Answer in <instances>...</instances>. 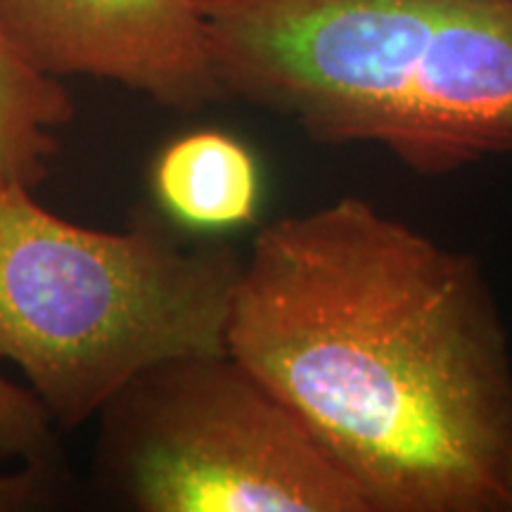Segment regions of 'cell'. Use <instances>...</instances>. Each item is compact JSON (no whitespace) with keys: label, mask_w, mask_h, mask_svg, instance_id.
<instances>
[{"label":"cell","mask_w":512,"mask_h":512,"mask_svg":"<svg viewBox=\"0 0 512 512\" xmlns=\"http://www.w3.org/2000/svg\"><path fill=\"white\" fill-rule=\"evenodd\" d=\"M93 482L131 512H370L302 418L228 351L159 361L100 408Z\"/></svg>","instance_id":"4"},{"label":"cell","mask_w":512,"mask_h":512,"mask_svg":"<svg viewBox=\"0 0 512 512\" xmlns=\"http://www.w3.org/2000/svg\"><path fill=\"white\" fill-rule=\"evenodd\" d=\"M152 190L169 219L192 230L223 233L256 219L261 174L242 140L204 128L171 140L159 152Z\"/></svg>","instance_id":"6"},{"label":"cell","mask_w":512,"mask_h":512,"mask_svg":"<svg viewBox=\"0 0 512 512\" xmlns=\"http://www.w3.org/2000/svg\"><path fill=\"white\" fill-rule=\"evenodd\" d=\"M228 100L439 178L512 157V0H192Z\"/></svg>","instance_id":"2"},{"label":"cell","mask_w":512,"mask_h":512,"mask_svg":"<svg viewBox=\"0 0 512 512\" xmlns=\"http://www.w3.org/2000/svg\"><path fill=\"white\" fill-rule=\"evenodd\" d=\"M55 430L43 403L0 373V465L64 470Z\"/></svg>","instance_id":"8"},{"label":"cell","mask_w":512,"mask_h":512,"mask_svg":"<svg viewBox=\"0 0 512 512\" xmlns=\"http://www.w3.org/2000/svg\"><path fill=\"white\" fill-rule=\"evenodd\" d=\"M0 27L53 79L110 81L178 114L228 100L192 0H0Z\"/></svg>","instance_id":"5"},{"label":"cell","mask_w":512,"mask_h":512,"mask_svg":"<svg viewBox=\"0 0 512 512\" xmlns=\"http://www.w3.org/2000/svg\"><path fill=\"white\" fill-rule=\"evenodd\" d=\"M67 489V470L8 465L0 470V512L36 510L60 501Z\"/></svg>","instance_id":"9"},{"label":"cell","mask_w":512,"mask_h":512,"mask_svg":"<svg viewBox=\"0 0 512 512\" xmlns=\"http://www.w3.org/2000/svg\"><path fill=\"white\" fill-rule=\"evenodd\" d=\"M226 351L370 512H512V349L470 254L366 197L283 216L242 261Z\"/></svg>","instance_id":"1"},{"label":"cell","mask_w":512,"mask_h":512,"mask_svg":"<svg viewBox=\"0 0 512 512\" xmlns=\"http://www.w3.org/2000/svg\"><path fill=\"white\" fill-rule=\"evenodd\" d=\"M242 261L226 242L178 240L155 214L86 228L0 183V363L57 430H79L145 368L226 351Z\"/></svg>","instance_id":"3"},{"label":"cell","mask_w":512,"mask_h":512,"mask_svg":"<svg viewBox=\"0 0 512 512\" xmlns=\"http://www.w3.org/2000/svg\"><path fill=\"white\" fill-rule=\"evenodd\" d=\"M74 119V102L60 79L24 60L0 27V183L36 190L57 155V131Z\"/></svg>","instance_id":"7"}]
</instances>
